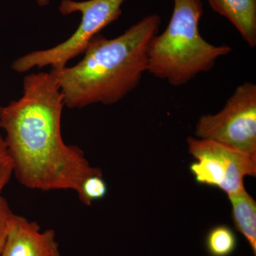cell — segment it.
<instances>
[{"mask_svg": "<svg viewBox=\"0 0 256 256\" xmlns=\"http://www.w3.org/2000/svg\"><path fill=\"white\" fill-rule=\"evenodd\" d=\"M64 106L58 82L50 72L26 75L22 96L0 107V128L5 132L14 175L26 188L77 192L88 176L102 174L90 165L80 148L64 142Z\"/></svg>", "mask_w": 256, "mask_h": 256, "instance_id": "1", "label": "cell"}, {"mask_svg": "<svg viewBox=\"0 0 256 256\" xmlns=\"http://www.w3.org/2000/svg\"><path fill=\"white\" fill-rule=\"evenodd\" d=\"M160 24L159 15L150 14L116 38L98 34L76 65L52 69L65 106L73 109L112 105L134 90L148 72V46Z\"/></svg>", "mask_w": 256, "mask_h": 256, "instance_id": "2", "label": "cell"}, {"mask_svg": "<svg viewBox=\"0 0 256 256\" xmlns=\"http://www.w3.org/2000/svg\"><path fill=\"white\" fill-rule=\"evenodd\" d=\"M173 2L169 24L162 33L152 37L148 46V72L178 87L198 74L210 72L216 60L228 55L232 48L212 44L200 34L202 0Z\"/></svg>", "mask_w": 256, "mask_h": 256, "instance_id": "3", "label": "cell"}, {"mask_svg": "<svg viewBox=\"0 0 256 256\" xmlns=\"http://www.w3.org/2000/svg\"><path fill=\"white\" fill-rule=\"evenodd\" d=\"M124 0H87L77 2L62 0L60 13L68 15L82 13V22L73 34L63 43L46 50H35L20 57L12 64V68L24 73L34 68L50 66L52 69L65 68L69 60L84 54L96 35L118 20L122 14L121 6Z\"/></svg>", "mask_w": 256, "mask_h": 256, "instance_id": "4", "label": "cell"}, {"mask_svg": "<svg viewBox=\"0 0 256 256\" xmlns=\"http://www.w3.org/2000/svg\"><path fill=\"white\" fill-rule=\"evenodd\" d=\"M195 136L256 156V84L246 82L238 86L220 112L202 116Z\"/></svg>", "mask_w": 256, "mask_h": 256, "instance_id": "5", "label": "cell"}, {"mask_svg": "<svg viewBox=\"0 0 256 256\" xmlns=\"http://www.w3.org/2000/svg\"><path fill=\"white\" fill-rule=\"evenodd\" d=\"M188 152L196 161L190 172L198 184L220 188L227 196L244 188L246 176H256V156L208 140L188 137Z\"/></svg>", "mask_w": 256, "mask_h": 256, "instance_id": "6", "label": "cell"}, {"mask_svg": "<svg viewBox=\"0 0 256 256\" xmlns=\"http://www.w3.org/2000/svg\"><path fill=\"white\" fill-rule=\"evenodd\" d=\"M1 256H63L53 229L42 232L36 222L13 213Z\"/></svg>", "mask_w": 256, "mask_h": 256, "instance_id": "7", "label": "cell"}, {"mask_svg": "<svg viewBox=\"0 0 256 256\" xmlns=\"http://www.w3.org/2000/svg\"><path fill=\"white\" fill-rule=\"evenodd\" d=\"M210 8L228 18L249 46H256V0H207Z\"/></svg>", "mask_w": 256, "mask_h": 256, "instance_id": "8", "label": "cell"}, {"mask_svg": "<svg viewBox=\"0 0 256 256\" xmlns=\"http://www.w3.org/2000/svg\"><path fill=\"white\" fill-rule=\"evenodd\" d=\"M235 228L246 239L256 256V202L245 188L228 196Z\"/></svg>", "mask_w": 256, "mask_h": 256, "instance_id": "9", "label": "cell"}, {"mask_svg": "<svg viewBox=\"0 0 256 256\" xmlns=\"http://www.w3.org/2000/svg\"><path fill=\"white\" fill-rule=\"evenodd\" d=\"M238 245L236 236L226 225H218L208 230L205 246L210 256H230Z\"/></svg>", "mask_w": 256, "mask_h": 256, "instance_id": "10", "label": "cell"}, {"mask_svg": "<svg viewBox=\"0 0 256 256\" xmlns=\"http://www.w3.org/2000/svg\"><path fill=\"white\" fill-rule=\"evenodd\" d=\"M76 192L79 200L86 206H90L92 202L104 198L107 194L108 186L102 178V174L88 176L80 184Z\"/></svg>", "mask_w": 256, "mask_h": 256, "instance_id": "11", "label": "cell"}, {"mask_svg": "<svg viewBox=\"0 0 256 256\" xmlns=\"http://www.w3.org/2000/svg\"><path fill=\"white\" fill-rule=\"evenodd\" d=\"M14 175V163L4 138L0 134V196Z\"/></svg>", "mask_w": 256, "mask_h": 256, "instance_id": "12", "label": "cell"}, {"mask_svg": "<svg viewBox=\"0 0 256 256\" xmlns=\"http://www.w3.org/2000/svg\"><path fill=\"white\" fill-rule=\"evenodd\" d=\"M13 212L6 198L0 196V256L2 252L6 240L8 222Z\"/></svg>", "mask_w": 256, "mask_h": 256, "instance_id": "13", "label": "cell"}, {"mask_svg": "<svg viewBox=\"0 0 256 256\" xmlns=\"http://www.w3.org/2000/svg\"><path fill=\"white\" fill-rule=\"evenodd\" d=\"M37 4L40 6H46L50 4V0H36Z\"/></svg>", "mask_w": 256, "mask_h": 256, "instance_id": "14", "label": "cell"}]
</instances>
